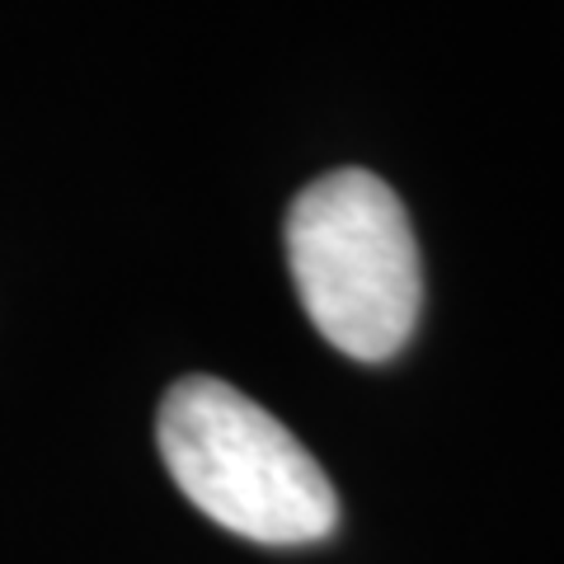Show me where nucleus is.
I'll use <instances>...</instances> for the list:
<instances>
[{
	"label": "nucleus",
	"mask_w": 564,
	"mask_h": 564,
	"mask_svg": "<svg viewBox=\"0 0 564 564\" xmlns=\"http://www.w3.org/2000/svg\"><path fill=\"white\" fill-rule=\"evenodd\" d=\"M155 443L184 499L259 545H311L339 527L321 462L282 423L217 377H184L161 400Z\"/></svg>",
	"instance_id": "1"
},
{
	"label": "nucleus",
	"mask_w": 564,
	"mask_h": 564,
	"mask_svg": "<svg viewBox=\"0 0 564 564\" xmlns=\"http://www.w3.org/2000/svg\"><path fill=\"white\" fill-rule=\"evenodd\" d=\"M296 296L344 358L386 362L410 344L423 311V263L410 212L372 170H334L288 212Z\"/></svg>",
	"instance_id": "2"
}]
</instances>
